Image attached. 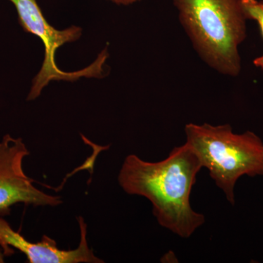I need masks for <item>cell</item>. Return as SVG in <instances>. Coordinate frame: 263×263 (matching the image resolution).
Masks as SVG:
<instances>
[{
    "mask_svg": "<svg viewBox=\"0 0 263 263\" xmlns=\"http://www.w3.org/2000/svg\"><path fill=\"white\" fill-rule=\"evenodd\" d=\"M15 5L18 22L25 32L41 38L45 46V59L39 73L34 79L27 100H33L39 97L48 83L53 80L75 81L81 76L98 77L103 72L102 66L106 60L101 54L98 61L88 68L76 72H63L57 67L55 53L59 48L67 43L77 41L81 36L82 29L72 26L65 30H57L48 23L36 0H9Z\"/></svg>",
    "mask_w": 263,
    "mask_h": 263,
    "instance_id": "cell-4",
    "label": "cell"
},
{
    "mask_svg": "<svg viewBox=\"0 0 263 263\" xmlns=\"http://www.w3.org/2000/svg\"><path fill=\"white\" fill-rule=\"evenodd\" d=\"M29 152L21 138L10 135L0 142V216L9 215L10 207L24 203L34 207H55L62 203L60 197L41 191L24 173V158Z\"/></svg>",
    "mask_w": 263,
    "mask_h": 263,
    "instance_id": "cell-5",
    "label": "cell"
},
{
    "mask_svg": "<svg viewBox=\"0 0 263 263\" xmlns=\"http://www.w3.org/2000/svg\"><path fill=\"white\" fill-rule=\"evenodd\" d=\"M202 168L200 159L185 143L175 147L167 158L159 162L128 155L118 182L126 193L149 200L161 227L188 238L205 221V216L194 211L190 204L192 190Z\"/></svg>",
    "mask_w": 263,
    "mask_h": 263,
    "instance_id": "cell-1",
    "label": "cell"
},
{
    "mask_svg": "<svg viewBox=\"0 0 263 263\" xmlns=\"http://www.w3.org/2000/svg\"><path fill=\"white\" fill-rule=\"evenodd\" d=\"M200 58L223 75L241 70L240 45L247 37L241 0H172Z\"/></svg>",
    "mask_w": 263,
    "mask_h": 263,
    "instance_id": "cell-2",
    "label": "cell"
},
{
    "mask_svg": "<svg viewBox=\"0 0 263 263\" xmlns=\"http://www.w3.org/2000/svg\"><path fill=\"white\" fill-rule=\"evenodd\" d=\"M186 143L216 186L234 205L235 186L241 176H263V143L253 132L235 134L230 124H188Z\"/></svg>",
    "mask_w": 263,
    "mask_h": 263,
    "instance_id": "cell-3",
    "label": "cell"
},
{
    "mask_svg": "<svg viewBox=\"0 0 263 263\" xmlns=\"http://www.w3.org/2000/svg\"><path fill=\"white\" fill-rule=\"evenodd\" d=\"M254 65L263 69V56L258 57L254 60Z\"/></svg>",
    "mask_w": 263,
    "mask_h": 263,
    "instance_id": "cell-9",
    "label": "cell"
},
{
    "mask_svg": "<svg viewBox=\"0 0 263 263\" xmlns=\"http://www.w3.org/2000/svg\"><path fill=\"white\" fill-rule=\"evenodd\" d=\"M241 5L246 18L257 22L263 37V1L241 0Z\"/></svg>",
    "mask_w": 263,
    "mask_h": 263,
    "instance_id": "cell-7",
    "label": "cell"
},
{
    "mask_svg": "<svg viewBox=\"0 0 263 263\" xmlns=\"http://www.w3.org/2000/svg\"><path fill=\"white\" fill-rule=\"evenodd\" d=\"M81 239L79 247L72 250H62L57 242L47 235L41 241L32 243L15 232L4 219L0 218V247L5 254L11 253L10 247L25 254L30 263H101L103 260L95 256L89 247L87 226L82 216L78 217Z\"/></svg>",
    "mask_w": 263,
    "mask_h": 263,
    "instance_id": "cell-6",
    "label": "cell"
},
{
    "mask_svg": "<svg viewBox=\"0 0 263 263\" xmlns=\"http://www.w3.org/2000/svg\"><path fill=\"white\" fill-rule=\"evenodd\" d=\"M110 1L113 2L117 5H129L137 3L140 0H110Z\"/></svg>",
    "mask_w": 263,
    "mask_h": 263,
    "instance_id": "cell-8",
    "label": "cell"
}]
</instances>
